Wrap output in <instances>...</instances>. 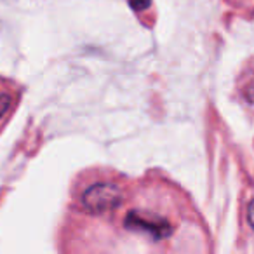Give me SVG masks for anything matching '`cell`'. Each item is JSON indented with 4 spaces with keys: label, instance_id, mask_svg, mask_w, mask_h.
I'll list each match as a JSON object with an SVG mask.
<instances>
[{
    "label": "cell",
    "instance_id": "6da1fadb",
    "mask_svg": "<svg viewBox=\"0 0 254 254\" xmlns=\"http://www.w3.org/2000/svg\"><path fill=\"white\" fill-rule=\"evenodd\" d=\"M126 202V190L115 181H99L82 191L80 204L89 214L103 216L117 211Z\"/></svg>",
    "mask_w": 254,
    "mask_h": 254
},
{
    "label": "cell",
    "instance_id": "7a4b0ae2",
    "mask_svg": "<svg viewBox=\"0 0 254 254\" xmlns=\"http://www.w3.org/2000/svg\"><path fill=\"white\" fill-rule=\"evenodd\" d=\"M124 226L127 230L150 237L152 240H164L173 233V225L166 216L150 209H132L124 218Z\"/></svg>",
    "mask_w": 254,
    "mask_h": 254
},
{
    "label": "cell",
    "instance_id": "3957f363",
    "mask_svg": "<svg viewBox=\"0 0 254 254\" xmlns=\"http://www.w3.org/2000/svg\"><path fill=\"white\" fill-rule=\"evenodd\" d=\"M18 106V96H16V89H0V124H4L11 117V113Z\"/></svg>",
    "mask_w": 254,
    "mask_h": 254
},
{
    "label": "cell",
    "instance_id": "277c9868",
    "mask_svg": "<svg viewBox=\"0 0 254 254\" xmlns=\"http://www.w3.org/2000/svg\"><path fill=\"white\" fill-rule=\"evenodd\" d=\"M129 4L134 11H145V9L150 7L152 0H129Z\"/></svg>",
    "mask_w": 254,
    "mask_h": 254
},
{
    "label": "cell",
    "instance_id": "5b68a950",
    "mask_svg": "<svg viewBox=\"0 0 254 254\" xmlns=\"http://www.w3.org/2000/svg\"><path fill=\"white\" fill-rule=\"evenodd\" d=\"M247 218H249L251 226L254 228V200H251L249 205H247Z\"/></svg>",
    "mask_w": 254,
    "mask_h": 254
},
{
    "label": "cell",
    "instance_id": "8992f818",
    "mask_svg": "<svg viewBox=\"0 0 254 254\" xmlns=\"http://www.w3.org/2000/svg\"><path fill=\"white\" fill-rule=\"evenodd\" d=\"M246 96L251 103H254V82H251L249 84V87H247V91H246Z\"/></svg>",
    "mask_w": 254,
    "mask_h": 254
}]
</instances>
